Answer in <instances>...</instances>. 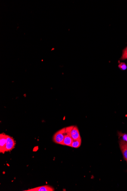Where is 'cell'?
<instances>
[{
    "instance_id": "6da1fadb",
    "label": "cell",
    "mask_w": 127,
    "mask_h": 191,
    "mask_svg": "<svg viewBox=\"0 0 127 191\" xmlns=\"http://www.w3.org/2000/svg\"><path fill=\"white\" fill-rule=\"evenodd\" d=\"M65 133L66 128H63L59 130L53 136V140L54 142L58 144L63 145Z\"/></svg>"
},
{
    "instance_id": "7a4b0ae2",
    "label": "cell",
    "mask_w": 127,
    "mask_h": 191,
    "mask_svg": "<svg viewBox=\"0 0 127 191\" xmlns=\"http://www.w3.org/2000/svg\"><path fill=\"white\" fill-rule=\"evenodd\" d=\"M73 126H69L66 127V133L63 140V145L70 147L73 142V140L70 136V132Z\"/></svg>"
},
{
    "instance_id": "3957f363",
    "label": "cell",
    "mask_w": 127,
    "mask_h": 191,
    "mask_svg": "<svg viewBox=\"0 0 127 191\" xmlns=\"http://www.w3.org/2000/svg\"><path fill=\"white\" fill-rule=\"evenodd\" d=\"M7 135L4 133L0 134V152L4 153L6 152Z\"/></svg>"
},
{
    "instance_id": "277c9868",
    "label": "cell",
    "mask_w": 127,
    "mask_h": 191,
    "mask_svg": "<svg viewBox=\"0 0 127 191\" xmlns=\"http://www.w3.org/2000/svg\"><path fill=\"white\" fill-rule=\"evenodd\" d=\"M15 142L11 137L7 135L6 152L12 150L15 146Z\"/></svg>"
},
{
    "instance_id": "5b68a950",
    "label": "cell",
    "mask_w": 127,
    "mask_h": 191,
    "mask_svg": "<svg viewBox=\"0 0 127 191\" xmlns=\"http://www.w3.org/2000/svg\"><path fill=\"white\" fill-rule=\"evenodd\" d=\"M119 144L124 158L127 162V142L122 139L119 142Z\"/></svg>"
},
{
    "instance_id": "8992f818",
    "label": "cell",
    "mask_w": 127,
    "mask_h": 191,
    "mask_svg": "<svg viewBox=\"0 0 127 191\" xmlns=\"http://www.w3.org/2000/svg\"><path fill=\"white\" fill-rule=\"evenodd\" d=\"M70 134L73 140H77L82 139L79 129L77 126H73L70 132Z\"/></svg>"
},
{
    "instance_id": "52a82bcc",
    "label": "cell",
    "mask_w": 127,
    "mask_h": 191,
    "mask_svg": "<svg viewBox=\"0 0 127 191\" xmlns=\"http://www.w3.org/2000/svg\"><path fill=\"white\" fill-rule=\"evenodd\" d=\"M25 191H54V188L48 186H39L33 189H28V190H24Z\"/></svg>"
},
{
    "instance_id": "ba28073f",
    "label": "cell",
    "mask_w": 127,
    "mask_h": 191,
    "mask_svg": "<svg viewBox=\"0 0 127 191\" xmlns=\"http://www.w3.org/2000/svg\"><path fill=\"white\" fill-rule=\"evenodd\" d=\"M82 143V139L77 140H73L70 147L74 148H78L80 147Z\"/></svg>"
},
{
    "instance_id": "9c48e42d",
    "label": "cell",
    "mask_w": 127,
    "mask_h": 191,
    "mask_svg": "<svg viewBox=\"0 0 127 191\" xmlns=\"http://www.w3.org/2000/svg\"><path fill=\"white\" fill-rule=\"evenodd\" d=\"M121 59L125 60L127 59V47L122 51V54Z\"/></svg>"
},
{
    "instance_id": "30bf717a",
    "label": "cell",
    "mask_w": 127,
    "mask_h": 191,
    "mask_svg": "<svg viewBox=\"0 0 127 191\" xmlns=\"http://www.w3.org/2000/svg\"><path fill=\"white\" fill-rule=\"evenodd\" d=\"M119 68L120 70H126L127 67L126 64L125 63H121L119 65Z\"/></svg>"
},
{
    "instance_id": "8fae6325",
    "label": "cell",
    "mask_w": 127,
    "mask_h": 191,
    "mask_svg": "<svg viewBox=\"0 0 127 191\" xmlns=\"http://www.w3.org/2000/svg\"><path fill=\"white\" fill-rule=\"evenodd\" d=\"M119 136L122 137V139L125 141L127 142V134L125 133H119Z\"/></svg>"
}]
</instances>
